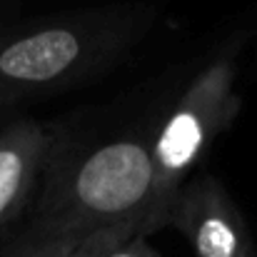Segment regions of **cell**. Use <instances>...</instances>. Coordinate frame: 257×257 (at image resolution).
Segmentation results:
<instances>
[{
  "label": "cell",
  "instance_id": "1",
  "mask_svg": "<svg viewBox=\"0 0 257 257\" xmlns=\"http://www.w3.org/2000/svg\"><path fill=\"white\" fill-rule=\"evenodd\" d=\"M158 28L150 3H107L0 30V110L80 87L120 65Z\"/></svg>",
  "mask_w": 257,
  "mask_h": 257
},
{
  "label": "cell",
  "instance_id": "3",
  "mask_svg": "<svg viewBox=\"0 0 257 257\" xmlns=\"http://www.w3.org/2000/svg\"><path fill=\"white\" fill-rule=\"evenodd\" d=\"M242 40L225 43L180 92L150 138L155 165L158 205L165 215L177 190L192 177L215 140L232 127L240 115L242 97L237 92Z\"/></svg>",
  "mask_w": 257,
  "mask_h": 257
},
{
  "label": "cell",
  "instance_id": "5",
  "mask_svg": "<svg viewBox=\"0 0 257 257\" xmlns=\"http://www.w3.org/2000/svg\"><path fill=\"white\" fill-rule=\"evenodd\" d=\"M58 127L35 117L0 120V235L15 230L38 195Z\"/></svg>",
  "mask_w": 257,
  "mask_h": 257
},
{
  "label": "cell",
  "instance_id": "2",
  "mask_svg": "<svg viewBox=\"0 0 257 257\" xmlns=\"http://www.w3.org/2000/svg\"><path fill=\"white\" fill-rule=\"evenodd\" d=\"M30 222L60 235H90L120 222H143L150 235L163 230L150 138L117 135L80 145L58 130Z\"/></svg>",
  "mask_w": 257,
  "mask_h": 257
},
{
  "label": "cell",
  "instance_id": "4",
  "mask_svg": "<svg viewBox=\"0 0 257 257\" xmlns=\"http://www.w3.org/2000/svg\"><path fill=\"white\" fill-rule=\"evenodd\" d=\"M168 227L187 240L195 257H257L242 210L215 175H192L177 190Z\"/></svg>",
  "mask_w": 257,
  "mask_h": 257
},
{
  "label": "cell",
  "instance_id": "9",
  "mask_svg": "<svg viewBox=\"0 0 257 257\" xmlns=\"http://www.w3.org/2000/svg\"><path fill=\"white\" fill-rule=\"evenodd\" d=\"M13 3H18V0H0V10L8 8V5H13Z\"/></svg>",
  "mask_w": 257,
  "mask_h": 257
},
{
  "label": "cell",
  "instance_id": "8",
  "mask_svg": "<svg viewBox=\"0 0 257 257\" xmlns=\"http://www.w3.org/2000/svg\"><path fill=\"white\" fill-rule=\"evenodd\" d=\"M150 235H135V237H130L127 242H122L117 250H112L110 257H163L153 245H150V240H148Z\"/></svg>",
  "mask_w": 257,
  "mask_h": 257
},
{
  "label": "cell",
  "instance_id": "7",
  "mask_svg": "<svg viewBox=\"0 0 257 257\" xmlns=\"http://www.w3.org/2000/svg\"><path fill=\"white\" fill-rule=\"evenodd\" d=\"M150 235V230L143 222H120L110 227H100L95 232L85 235L65 257H110L112 250H117L122 242H127L135 235Z\"/></svg>",
  "mask_w": 257,
  "mask_h": 257
},
{
  "label": "cell",
  "instance_id": "6",
  "mask_svg": "<svg viewBox=\"0 0 257 257\" xmlns=\"http://www.w3.org/2000/svg\"><path fill=\"white\" fill-rule=\"evenodd\" d=\"M85 235H60L28 222L0 235V257H65Z\"/></svg>",
  "mask_w": 257,
  "mask_h": 257
}]
</instances>
